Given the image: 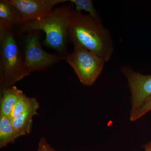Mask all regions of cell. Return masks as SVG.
I'll return each mask as SVG.
<instances>
[{
    "label": "cell",
    "instance_id": "1",
    "mask_svg": "<svg viewBox=\"0 0 151 151\" xmlns=\"http://www.w3.org/2000/svg\"><path fill=\"white\" fill-rule=\"evenodd\" d=\"M68 41L97 54L107 62L111 59L114 46L109 30L100 19L84 14L72 9L68 26Z\"/></svg>",
    "mask_w": 151,
    "mask_h": 151
},
{
    "label": "cell",
    "instance_id": "2",
    "mask_svg": "<svg viewBox=\"0 0 151 151\" xmlns=\"http://www.w3.org/2000/svg\"><path fill=\"white\" fill-rule=\"evenodd\" d=\"M1 92L29 75L13 29L0 26Z\"/></svg>",
    "mask_w": 151,
    "mask_h": 151
},
{
    "label": "cell",
    "instance_id": "3",
    "mask_svg": "<svg viewBox=\"0 0 151 151\" xmlns=\"http://www.w3.org/2000/svg\"><path fill=\"white\" fill-rule=\"evenodd\" d=\"M72 7L63 6L55 9L50 14L24 25L27 31L41 30L46 34L43 43L60 53L66 49L68 41V26Z\"/></svg>",
    "mask_w": 151,
    "mask_h": 151
},
{
    "label": "cell",
    "instance_id": "4",
    "mask_svg": "<svg viewBox=\"0 0 151 151\" xmlns=\"http://www.w3.org/2000/svg\"><path fill=\"white\" fill-rule=\"evenodd\" d=\"M65 60L73 68L80 82L87 86L94 84L102 73L106 62L97 54L76 45Z\"/></svg>",
    "mask_w": 151,
    "mask_h": 151
},
{
    "label": "cell",
    "instance_id": "5",
    "mask_svg": "<svg viewBox=\"0 0 151 151\" xmlns=\"http://www.w3.org/2000/svg\"><path fill=\"white\" fill-rule=\"evenodd\" d=\"M25 41V67L29 73L45 70L64 59L63 56L45 51L36 31L29 32Z\"/></svg>",
    "mask_w": 151,
    "mask_h": 151
},
{
    "label": "cell",
    "instance_id": "6",
    "mask_svg": "<svg viewBox=\"0 0 151 151\" xmlns=\"http://www.w3.org/2000/svg\"><path fill=\"white\" fill-rule=\"evenodd\" d=\"M121 70L127 78L131 92V114L151 95V75H144L127 65L123 66Z\"/></svg>",
    "mask_w": 151,
    "mask_h": 151
},
{
    "label": "cell",
    "instance_id": "7",
    "mask_svg": "<svg viewBox=\"0 0 151 151\" xmlns=\"http://www.w3.org/2000/svg\"><path fill=\"white\" fill-rule=\"evenodd\" d=\"M19 11L23 25L50 14L53 7L66 0H7Z\"/></svg>",
    "mask_w": 151,
    "mask_h": 151
},
{
    "label": "cell",
    "instance_id": "8",
    "mask_svg": "<svg viewBox=\"0 0 151 151\" xmlns=\"http://www.w3.org/2000/svg\"><path fill=\"white\" fill-rule=\"evenodd\" d=\"M39 106V103L35 99L33 103L27 110L11 120L15 129L22 136L29 134L30 133L33 118L37 114V111Z\"/></svg>",
    "mask_w": 151,
    "mask_h": 151
},
{
    "label": "cell",
    "instance_id": "9",
    "mask_svg": "<svg viewBox=\"0 0 151 151\" xmlns=\"http://www.w3.org/2000/svg\"><path fill=\"white\" fill-rule=\"evenodd\" d=\"M19 24L23 25L22 19L19 11L7 0L0 1V26L13 29Z\"/></svg>",
    "mask_w": 151,
    "mask_h": 151
},
{
    "label": "cell",
    "instance_id": "10",
    "mask_svg": "<svg viewBox=\"0 0 151 151\" xmlns=\"http://www.w3.org/2000/svg\"><path fill=\"white\" fill-rule=\"evenodd\" d=\"M24 94L15 86L3 90L1 92L0 115L9 117L15 105Z\"/></svg>",
    "mask_w": 151,
    "mask_h": 151
},
{
    "label": "cell",
    "instance_id": "11",
    "mask_svg": "<svg viewBox=\"0 0 151 151\" xmlns=\"http://www.w3.org/2000/svg\"><path fill=\"white\" fill-rule=\"evenodd\" d=\"M21 135L17 132L9 117L0 115V147L14 143Z\"/></svg>",
    "mask_w": 151,
    "mask_h": 151
},
{
    "label": "cell",
    "instance_id": "12",
    "mask_svg": "<svg viewBox=\"0 0 151 151\" xmlns=\"http://www.w3.org/2000/svg\"><path fill=\"white\" fill-rule=\"evenodd\" d=\"M69 1L75 5V9L77 12L86 11L94 17L100 19V16L94 8L93 1L92 0H70Z\"/></svg>",
    "mask_w": 151,
    "mask_h": 151
},
{
    "label": "cell",
    "instance_id": "13",
    "mask_svg": "<svg viewBox=\"0 0 151 151\" xmlns=\"http://www.w3.org/2000/svg\"><path fill=\"white\" fill-rule=\"evenodd\" d=\"M35 100V98H30L24 94L15 105L9 117L11 120H12L27 110Z\"/></svg>",
    "mask_w": 151,
    "mask_h": 151
},
{
    "label": "cell",
    "instance_id": "14",
    "mask_svg": "<svg viewBox=\"0 0 151 151\" xmlns=\"http://www.w3.org/2000/svg\"><path fill=\"white\" fill-rule=\"evenodd\" d=\"M151 111V95L147 97L140 105L138 109L132 114H130L129 120L134 122Z\"/></svg>",
    "mask_w": 151,
    "mask_h": 151
},
{
    "label": "cell",
    "instance_id": "15",
    "mask_svg": "<svg viewBox=\"0 0 151 151\" xmlns=\"http://www.w3.org/2000/svg\"><path fill=\"white\" fill-rule=\"evenodd\" d=\"M40 142L42 144L43 147H44L46 151H57L54 150L53 148L47 142L46 139L44 138H42Z\"/></svg>",
    "mask_w": 151,
    "mask_h": 151
},
{
    "label": "cell",
    "instance_id": "16",
    "mask_svg": "<svg viewBox=\"0 0 151 151\" xmlns=\"http://www.w3.org/2000/svg\"><path fill=\"white\" fill-rule=\"evenodd\" d=\"M142 147L145 149V151H151V141L146 143Z\"/></svg>",
    "mask_w": 151,
    "mask_h": 151
},
{
    "label": "cell",
    "instance_id": "17",
    "mask_svg": "<svg viewBox=\"0 0 151 151\" xmlns=\"http://www.w3.org/2000/svg\"><path fill=\"white\" fill-rule=\"evenodd\" d=\"M38 151H46L44 147H43V145L40 142L39 144Z\"/></svg>",
    "mask_w": 151,
    "mask_h": 151
}]
</instances>
